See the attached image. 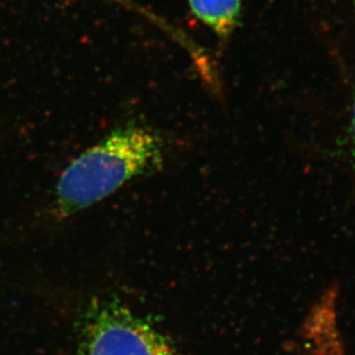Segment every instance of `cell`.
Masks as SVG:
<instances>
[{
  "label": "cell",
  "mask_w": 355,
  "mask_h": 355,
  "mask_svg": "<svg viewBox=\"0 0 355 355\" xmlns=\"http://www.w3.org/2000/svg\"><path fill=\"white\" fill-rule=\"evenodd\" d=\"M163 164L164 140L156 130L137 123L123 125L67 166L55 189V212L62 218L76 215Z\"/></svg>",
  "instance_id": "cell-1"
},
{
  "label": "cell",
  "mask_w": 355,
  "mask_h": 355,
  "mask_svg": "<svg viewBox=\"0 0 355 355\" xmlns=\"http://www.w3.org/2000/svg\"><path fill=\"white\" fill-rule=\"evenodd\" d=\"M78 334L80 355H179L164 334L118 297L90 301Z\"/></svg>",
  "instance_id": "cell-2"
},
{
  "label": "cell",
  "mask_w": 355,
  "mask_h": 355,
  "mask_svg": "<svg viewBox=\"0 0 355 355\" xmlns=\"http://www.w3.org/2000/svg\"><path fill=\"white\" fill-rule=\"evenodd\" d=\"M198 21L220 40H227L239 24L241 0H187Z\"/></svg>",
  "instance_id": "cell-3"
},
{
  "label": "cell",
  "mask_w": 355,
  "mask_h": 355,
  "mask_svg": "<svg viewBox=\"0 0 355 355\" xmlns=\"http://www.w3.org/2000/svg\"><path fill=\"white\" fill-rule=\"evenodd\" d=\"M347 147H349V156L352 158V163L355 168V97L353 98L352 105L349 110V123H347Z\"/></svg>",
  "instance_id": "cell-4"
}]
</instances>
